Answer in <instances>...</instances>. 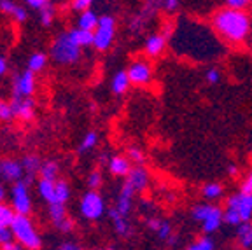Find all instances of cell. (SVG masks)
Listing matches in <instances>:
<instances>
[{
    "instance_id": "cell-14",
    "label": "cell",
    "mask_w": 252,
    "mask_h": 250,
    "mask_svg": "<svg viewBox=\"0 0 252 250\" xmlns=\"http://www.w3.org/2000/svg\"><path fill=\"white\" fill-rule=\"evenodd\" d=\"M147 184H149V172L144 166H133L130 175L125 179V186H128L135 194L144 191L147 188Z\"/></svg>"
},
{
    "instance_id": "cell-13",
    "label": "cell",
    "mask_w": 252,
    "mask_h": 250,
    "mask_svg": "<svg viewBox=\"0 0 252 250\" xmlns=\"http://www.w3.org/2000/svg\"><path fill=\"white\" fill-rule=\"evenodd\" d=\"M166 42H168V31L166 30L153 33V35L147 37L146 42H144V55H146L147 58H158V56L165 51Z\"/></svg>"
},
{
    "instance_id": "cell-23",
    "label": "cell",
    "mask_w": 252,
    "mask_h": 250,
    "mask_svg": "<svg viewBox=\"0 0 252 250\" xmlns=\"http://www.w3.org/2000/svg\"><path fill=\"white\" fill-rule=\"evenodd\" d=\"M47 60H49V55L44 51H35L32 53L27 60V70L33 72V74H39L47 66Z\"/></svg>"
},
{
    "instance_id": "cell-41",
    "label": "cell",
    "mask_w": 252,
    "mask_h": 250,
    "mask_svg": "<svg viewBox=\"0 0 252 250\" xmlns=\"http://www.w3.org/2000/svg\"><path fill=\"white\" fill-rule=\"evenodd\" d=\"M205 81L209 82V84H219L220 82V70L219 68H216V66L209 68V70L205 72Z\"/></svg>"
},
{
    "instance_id": "cell-11",
    "label": "cell",
    "mask_w": 252,
    "mask_h": 250,
    "mask_svg": "<svg viewBox=\"0 0 252 250\" xmlns=\"http://www.w3.org/2000/svg\"><path fill=\"white\" fill-rule=\"evenodd\" d=\"M0 179L4 182H11V184L25 180V168L21 159H12V157L2 159V163H0Z\"/></svg>"
},
{
    "instance_id": "cell-15",
    "label": "cell",
    "mask_w": 252,
    "mask_h": 250,
    "mask_svg": "<svg viewBox=\"0 0 252 250\" xmlns=\"http://www.w3.org/2000/svg\"><path fill=\"white\" fill-rule=\"evenodd\" d=\"M133 198H135V192L131 191L128 186L123 184L121 189H119L118 198H116V205H114V208L118 210L119 215H123V217H128V215H130L131 208H133Z\"/></svg>"
},
{
    "instance_id": "cell-27",
    "label": "cell",
    "mask_w": 252,
    "mask_h": 250,
    "mask_svg": "<svg viewBox=\"0 0 252 250\" xmlns=\"http://www.w3.org/2000/svg\"><path fill=\"white\" fill-rule=\"evenodd\" d=\"M70 37L75 44H77L81 49L83 47H93V31H86V30H81V28H70Z\"/></svg>"
},
{
    "instance_id": "cell-47",
    "label": "cell",
    "mask_w": 252,
    "mask_h": 250,
    "mask_svg": "<svg viewBox=\"0 0 252 250\" xmlns=\"http://www.w3.org/2000/svg\"><path fill=\"white\" fill-rule=\"evenodd\" d=\"M14 236H12V231L11 229H0V247L5 245V243L12 242Z\"/></svg>"
},
{
    "instance_id": "cell-12",
    "label": "cell",
    "mask_w": 252,
    "mask_h": 250,
    "mask_svg": "<svg viewBox=\"0 0 252 250\" xmlns=\"http://www.w3.org/2000/svg\"><path fill=\"white\" fill-rule=\"evenodd\" d=\"M14 119L21 123H30L35 118V102L33 98H12L11 100Z\"/></svg>"
},
{
    "instance_id": "cell-5",
    "label": "cell",
    "mask_w": 252,
    "mask_h": 250,
    "mask_svg": "<svg viewBox=\"0 0 252 250\" xmlns=\"http://www.w3.org/2000/svg\"><path fill=\"white\" fill-rule=\"evenodd\" d=\"M116 39V20L114 16L103 14L100 16L98 27L93 31V47L96 51L103 53L110 49Z\"/></svg>"
},
{
    "instance_id": "cell-32",
    "label": "cell",
    "mask_w": 252,
    "mask_h": 250,
    "mask_svg": "<svg viewBox=\"0 0 252 250\" xmlns=\"http://www.w3.org/2000/svg\"><path fill=\"white\" fill-rule=\"evenodd\" d=\"M86 184L90 188V191H98L103 184V173L100 168H94L88 173V179H86Z\"/></svg>"
},
{
    "instance_id": "cell-1",
    "label": "cell",
    "mask_w": 252,
    "mask_h": 250,
    "mask_svg": "<svg viewBox=\"0 0 252 250\" xmlns=\"http://www.w3.org/2000/svg\"><path fill=\"white\" fill-rule=\"evenodd\" d=\"M212 28L226 42L240 44L251 33V16L245 11H233V9L222 7L212 16Z\"/></svg>"
},
{
    "instance_id": "cell-36",
    "label": "cell",
    "mask_w": 252,
    "mask_h": 250,
    "mask_svg": "<svg viewBox=\"0 0 252 250\" xmlns=\"http://www.w3.org/2000/svg\"><path fill=\"white\" fill-rule=\"evenodd\" d=\"M14 119V110H12L11 102L7 100H0V121L2 123H9Z\"/></svg>"
},
{
    "instance_id": "cell-9",
    "label": "cell",
    "mask_w": 252,
    "mask_h": 250,
    "mask_svg": "<svg viewBox=\"0 0 252 250\" xmlns=\"http://www.w3.org/2000/svg\"><path fill=\"white\" fill-rule=\"evenodd\" d=\"M226 208H231L240 215L242 224L252 220V194L247 192H235L226 199Z\"/></svg>"
},
{
    "instance_id": "cell-28",
    "label": "cell",
    "mask_w": 252,
    "mask_h": 250,
    "mask_svg": "<svg viewBox=\"0 0 252 250\" xmlns=\"http://www.w3.org/2000/svg\"><path fill=\"white\" fill-rule=\"evenodd\" d=\"M98 140H100V135L96 131H88L86 135L83 137V140L79 142L77 145V153L79 154H88L91 153L96 145H98Z\"/></svg>"
},
{
    "instance_id": "cell-10",
    "label": "cell",
    "mask_w": 252,
    "mask_h": 250,
    "mask_svg": "<svg viewBox=\"0 0 252 250\" xmlns=\"http://www.w3.org/2000/svg\"><path fill=\"white\" fill-rule=\"evenodd\" d=\"M47 215H49V220H51L56 231H60L63 235H70L74 231V220L68 217L65 205H49L47 207Z\"/></svg>"
},
{
    "instance_id": "cell-29",
    "label": "cell",
    "mask_w": 252,
    "mask_h": 250,
    "mask_svg": "<svg viewBox=\"0 0 252 250\" xmlns=\"http://www.w3.org/2000/svg\"><path fill=\"white\" fill-rule=\"evenodd\" d=\"M236 238H238V243H240L242 249H252V220L238 226Z\"/></svg>"
},
{
    "instance_id": "cell-48",
    "label": "cell",
    "mask_w": 252,
    "mask_h": 250,
    "mask_svg": "<svg viewBox=\"0 0 252 250\" xmlns=\"http://www.w3.org/2000/svg\"><path fill=\"white\" fill-rule=\"evenodd\" d=\"M9 72V63H7V58L5 56L0 55V77H4L5 74Z\"/></svg>"
},
{
    "instance_id": "cell-3",
    "label": "cell",
    "mask_w": 252,
    "mask_h": 250,
    "mask_svg": "<svg viewBox=\"0 0 252 250\" xmlns=\"http://www.w3.org/2000/svg\"><path fill=\"white\" fill-rule=\"evenodd\" d=\"M12 236L25 250H40L42 249V236L35 227L33 220L28 215H16L11 226Z\"/></svg>"
},
{
    "instance_id": "cell-6",
    "label": "cell",
    "mask_w": 252,
    "mask_h": 250,
    "mask_svg": "<svg viewBox=\"0 0 252 250\" xmlns=\"http://www.w3.org/2000/svg\"><path fill=\"white\" fill-rule=\"evenodd\" d=\"M9 198H11V207L16 212V215H28L30 217L33 201H32L30 188H28L27 180L12 184L11 191H9Z\"/></svg>"
},
{
    "instance_id": "cell-20",
    "label": "cell",
    "mask_w": 252,
    "mask_h": 250,
    "mask_svg": "<svg viewBox=\"0 0 252 250\" xmlns=\"http://www.w3.org/2000/svg\"><path fill=\"white\" fill-rule=\"evenodd\" d=\"M222 215H224V212L220 210L219 207H212L210 214L207 215V219L201 222L203 233H207V236L212 235V233H216V231L220 227V224H222Z\"/></svg>"
},
{
    "instance_id": "cell-16",
    "label": "cell",
    "mask_w": 252,
    "mask_h": 250,
    "mask_svg": "<svg viewBox=\"0 0 252 250\" xmlns=\"http://www.w3.org/2000/svg\"><path fill=\"white\" fill-rule=\"evenodd\" d=\"M107 215H109V219L112 220V227H114V231L121 236V238H128V236H131V233H133V226H131V222H130L128 217L119 215L114 207L107 212Z\"/></svg>"
},
{
    "instance_id": "cell-38",
    "label": "cell",
    "mask_w": 252,
    "mask_h": 250,
    "mask_svg": "<svg viewBox=\"0 0 252 250\" xmlns=\"http://www.w3.org/2000/svg\"><path fill=\"white\" fill-rule=\"evenodd\" d=\"M222 222L228 224V226L238 227V226L242 224V219H240V215L236 214L235 210H231V208H226V210H224V215H222Z\"/></svg>"
},
{
    "instance_id": "cell-18",
    "label": "cell",
    "mask_w": 252,
    "mask_h": 250,
    "mask_svg": "<svg viewBox=\"0 0 252 250\" xmlns=\"http://www.w3.org/2000/svg\"><path fill=\"white\" fill-rule=\"evenodd\" d=\"M107 168H109L110 175L114 177H128L130 175V172L133 170V166H131V161L128 159L126 156H112L109 161H107Z\"/></svg>"
},
{
    "instance_id": "cell-31",
    "label": "cell",
    "mask_w": 252,
    "mask_h": 250,
    "mask_svg": "<svg viewBox=\"0 0 252 250\" xmlns=\"http://www.w3.org/2000/svg\"><path fill=\"white\" fill-rule=\"evenodd\" d=\"M222 194H224V188H222L219 182H209V184H205L203 188H201V196H203L205 199H209V201L219 199Z\"/></svg>"
},
{
    "instance_id": "cell-45",
    "label": "cell",
    "mask_w": 252,
    "mask_h": 250,
    "mask_svg": "<svg viewBox=\"0 0 252 250\" xmlns=\"http://www.w3.org/2000/svg\"><path fill=\"white\" fill-rule=\"evenodd\" d=\"M55 250H83V249H81V245H79L77 242H74V240H67V242L60 243Z\"/></svg>"
},
{
    "instance_id": "cell-7",
    "label": "cell",
    "mask_w": 252,
    "mask_h": 250,
    "mask_svg": "<svg viewBox=\"0 0 252 250\" xmlns=\"http://www.w3.org/2000/svg\"><path fill=\"white\" fill-rule=\"evenodd\" d=\"M37 90V79L35 74L25 68L23 72L16 74L11 84L12 98H32Z\"/></svg>"
},
{
    "instance_id": "cell-51",
    "label": "cell",
    "mask_w": 252,
    "mask_h": 250,
    "mask_svg": "<svg viewBox=\"0 0 252 250\" xmlns=\"http://www.w3.org/2000/svg\"><path fill=\"white\" fill-rule=\"evenodd\" d=\"M228 175L229 177L238 175V166H236V164H228Z\"/></svg>"
},
{
    "instance_id": "cell-17",
    "label": "cell",
    "mask_w": 252,
    "mask_h": 250,
    "mask_svg": "<svg viewBox=\"0 0 252 250\" xmlns=\"http://www.w3.org/2000/svg\"><path fill=\"white\" fill-rule=\"evenodd\" d=\"M0 12L11 16L16 23H25L28 20V11L25 5H20L12 0H0Z\"/></svg>"
},
{
    "instance_id": "cell-39",
    "label": "cell",
    "mask_w": 252,
    "mask_h": 250,
    "mask_svg": "<svg viewBox=\"0 0 252 250\" xmlns=\"http://www.w3.org/2000/svg\"><path fill=\"white\" fill-rule=\"evenodd\" d=\"M91 4H93L91 0H74V2L70 4V9L81 14V12H84V11H90Z\"/></svg>"
},
{
    "instance_id": "cell-50",
    "label": "cell",
    "mask_w": 252,
    "mask_h": 250,
    "mask_svg": "<svg viewBox=\"0 0 252 250\" xmlns=\"http://www.w3.org/2000/svg\"><path fill=\"white\" fill-rule=\"evenodd\" d=\"M5 196H7V191H5V186H4V180L0 179V203L5 199Z\"/></svg>"
},
{
    "instance_id": "cell-30",
    "label": "cell",
    "mask_w": 252,
    "mask_h": 250,
    "mask_svg": "<svg viewBox=\"0 0 252 250\" xmlns=\"http://www.w3.org/2000/svg\"><path fill=\"white\" fill-rule=\"evenodd\" d=\"M14 219H16V212L12 210L11 205L2 201L0 203V229H11Z\"/></svg>"
},
{
    "instance_id": "cell-49",
    "label": "cell",
    "mask_w": 252,
    "mask_h": 250,
    "mask_svg": "<svg viewBox=\"0 0 252 250\" xmlns=\"http://www.w3.org/2000/svg\"><path fill=\"white\" fill-rule=\"evenodd\" d=\"M0 250H25V249L20 245V243L16 242V240H12V242H9V243H5V245L0 247Z\"/></svg>"
},
{
    "instance_id": "cell-42",
    "label": "cell",
    "mask_w": 252,
    "mask_h": 250,
    "mask_svg": "<svg viewBox=\"0 0 252 250\" xmlns=\"http://www.w3.org/2000/svg\"><path fill=\"white\" fill-rule=\"evenodd\" d=\"M49 4H51L49 0H27V4H25V7H27V9H32V11L40 12L44 7H47Z\"/></svg>"
},
{
    "instance_id": "cell-25",
    "label": "cell",
    "mask_w": 252,
    "mask_h": 250,
    "mask_svg": "<svg viewBox=\"0 0 252 250\" xmlns=\"http://www.w3.org/2000/svg\"><path fill=\"white\" fill-rule=\"evenodd\" d=\"M40 179L56 182L60 180V163L56 159H46L40 168Z\"/></svg>"
},
{
    "instance_id": "cell-21",
    "label": "cell",
    "mask_w": 252,
    "mask_h": 250,
    "mask_svg": "<svg viewBox=\"0 0 252 250\" xmlns=\"http://www.w3.org/2000/svg\"><path fill=\"white\" fill-rule=\"evenodd\" d=\"M130 86H131V82H130L128 74H126V70L116 72V74L112 75V79H110V90H112V93H114L116 96L125 94L126 91L130 90Z\"/></svg>"
},
{
    "instance_id": "cell-34",
    "label": "cell",
    "mask_w": 252,
    "mask_h": 250,
    "mask_svg": "<svg viewBox=\"0 0 252 250\" xmlns=\"http://www.w3.org/2000/svg\"><path fill=\"white\" fill-rule=\"evenodd\" d=\"M216 249V243L210 236H201V238L194 240L193 243H189L186 247V250H214Z\"/></svg>"
},
{
    "instance_id": "cell-24",
    "label": "cell",
    "mask_w": 252,
    "mask_h": 250,
    "mask_svg": "<svg viewBox=\"0 0 252 250\" xmlns=\"http://www.w3.org/2000/svg\"><path fill=\"white\" fill-rule=\"evenodd\" d=\"M55 189H56V182H51V180L40 179L39 182H37V194H39L47 205L55 203Z\"/></svg>"
},
{
    "instance_id": "cell-26",
    "label": "cell",
    "mask_w": 252,
    "mask_h": 250,
    "mask_svg": "<svg viewBox=\"0 0 252 250\" xmlns=\"http://www.w3.org/2000/svg\"><path fill=\"white\" fill-rule=\"evenodd\" d=\"M72 196V189L70 184L67 180H56V189H55V203L53 205H67V201Z\"/></svg>"
},
{
    "instance_id": "cell-46",
    "label": "cell",
    "mask_w": 252,
    "mask_h": 250,
    "mask_svg": "<svg viewBox=\"0 0 252 250\" xmlns=\"http://www.w3.org/2000/svg\"><path fill=\"white\" fill-rule=\"evenodd\" d=\"M240 191H242V192H247V194H252V170L249 172L247 179H245L244 182H242Z\"/></svg>"
},
{
    "instance_id": "cell-19",
    "label": "cell",
    "mask_w": 252,
    "mask_h": 250,
    "mask_svg": "<svg viewBox=\"0 0 252 250\" xmlns=\"http://www.w3.org/2000/svg\"><path fill=\"white\" fill-rule=\"evenodd\" d=\"M21 163H23V168H25V180L30 184L37 175H40V168H42L44 161L40 159V156L32 153V154H27V156L21 159Z\"/></svg>"
},
{
    "instance_id": "cell-35",
    "label": "cell",
    "mask_w": 252,
    "mask_h": 250,
    "mask_svg": "<svg viewBox=\"0 0 252 250\" xmlns=\"http://www.w3.org/2000/svg\"><path fill=\"white\" fill-rule=\"evenodd\" d=\"M55 16H56V7H55V4H49L47 7H44L42 11L39 12V21H40V25L42 27H51L53 25V21H55Z\"/></svg>"
},
{
    "instance_id": "cell-4",
    "label": "cell",
    "mask_w": 252,
    "mask_h": 250,
    "mask_svg": "<svg viewBox=\"0 0 252 250\" xmlns=\"http://www.w3.org/2000/svg\"><path fill=\"white\" fill-rule=\"evenodd\" d=\"M107 205L98 191H86L79 199V214L90 222H96L107 214Z\"/></svg>"
},
{
    "instance_id": "cell-37",
    "label": "cell",
    "mask_w": 252,
    "mask_h": 250,
    "mask_svg": "<svg viewBox=\"0 0 252 250\" xmlns=\"http://www.w3.org/2000/svg\"><path fill=\"white\" fill-rule=\"evenodd\" d=\"M126 157H128L135 166H142L144 161H146V156H144V153H142V149H138V147L128 149V151H126Z\"/></svg>"
},
{
    "instance_id": "cell-44",
    "label": "cell",
    "mask_w": 252,
    "mask_h": 250,
    "mask_svg": "<svg viewBox=\"0 0 252 250\" xmlns=\"http://www.w3.org/2000/svg\"><path fill=\"white\" fill-rule=\"evenodd\" d=\"M161 9L165 12H175L181 9V2L179 0H165V2H161Z\"/></svg>"
},
{
    "instance_id": "cell-54",
    "label": "cell",
    "mask_w": 252,
    "mask_h": 250,
    "mask_svg": "<svg viewBox=\"0 0 252 250\" xmlns=\"http://www.w3.org/2000/svg\"><path fill=\"white\" fill-rule=\"evenodd\" d=\"M0 163H2V159H0Z\"/></svg>"
},
{
    "instance_id": "cell-43",
    "label": "cell",
    "mask_w": 252,
    "mask_h": 250,
    "mask_svg": "<svg viewBox=\"0 0 252 250\" xmlns=\"http://www.w3.org/2000/svg\"><path fill=\"white\" fill-rule=\"evenodd\" d=\"M163 220H165V219H159V217H154V215H149V217L146 219V226L149 227L151 231L158 233V231H159V227H161Z\"/></svg>"
},
{
    "instance_id": "cell-40",
    "label": "cell",
    "mask_w": 252,
    "mask_h": 250,
    "mask_svg": "<svg viewBox=\"0 0 252 250\" xmlns=\"http://www.w3.org/2000/svg\"><path fill=\"white\" fill-rule=\"evenodd\" d=\"M249 5H251L249 0H228L224 4V7L233 9V11H245Z\"/></svg>"
},
{
    "instance_id": "cell-22",
    "label": "cell",
    "mask_w": 252,
    "mask_h": 250,
    "mask_svg": "<svg viewBox=\"0 0 252 250\" xmlns=\"http://www.w3.org/2000/svg\"><path fill=\"white\" fill-rule=\"evenodd\" d=\"M98 21H100V16L93 9H90V11H84L77 16V28L86 31H94L96 27H98Z\"/></svg>"
},
{
    "instance_id": "cell-33",
    "label": "cell",
    "mask_w": 252,
    "mask_h": 250,
    "mask_svg": "<svg viewBox=\"0 0 252 250\" xmlns=\"http://www.w3.org/2000/svg\"><path fill=\"white\" fill-rule=\"evenodd\" d=\"M214 205L210 203H198L194 205L193 208H191V217H193V220H196V222H203L205 219H207V215L210 214V210H212Z\"/></svg>"
},
{
    "instance_id": "cell-2",
    "label": "cell",
    "mask_w": 252,
    "mask_h": 250,
    "mask_svg": "<svg viewBox=\"0 0 252 250\" xmlns=\"http://www.w3.org/2000/svg\"><path fill=\"white\" fill-rule=\"evenodd\" d=\"M83 49L72 40L70 31H60L49 44V58L60 66H70L81 62Z\"/></svg>"
},
{
    "instance_id": "cell-53",
    "label": "cell",
    "mask_w": 252,
    "mask_h": 250,
    "mask_svg": "<svg viewBox=\"0 0 252 250\" xmlns=\"http://www.w3.org/2000/svg\"><path fill=\"white\" fill-rule=\"evenodd\" d=\"M103 250H109V249H103Z\"/></svg>"
},
{
    "instance_id": "cell-8",
    "label": "cell",
    "mask_w": 252,
    "mask_h": 250,
    "mask_svg": "<svg viewBox=\"0 0 252 250\" xmlns=\"http://www.w3.org/2000/svg\"><path fill=\"white\" fill-rule=\"evenodd\" d=\"M126 74L130 77L131 86H149L154 77L151 63L142 58L133 60V62L128 65V68H126Z\"/></svg>"
},
{
    "instance_id": "cell-52",
    "label": "cell",
    "mask_w": 252,
    "mask_h": 250,
    "mask_svg": "<svg viewBox=\"0 0 252 250\" xmlns=\"http://www.w3.org/2000/svg\"><path fill=\"white\" fill-rule=\"evenodd\" d=\"M166 243H168L170 247H173V245H175V243H177V236L173 235L172 238H170V240H168V242H166Z\"/></svg>"
}]
</instances>
